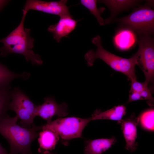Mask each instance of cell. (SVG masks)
Masks as SVG:
<instances>
[{"label": "cell", "mask_w": 154, "mask_h": 154, "mask_svg": "<svg viewBox=\"0 0 154 154\" xmlns=\"http://www.w3.org/2000/svg\"><path fill=\"white\" fill-rule=\"evenodd\" d=\"M154 110L149 109L143 112L139 118V122L142 127L148 131L154 129Z\"/></svg>", "instance_id": "cell-21"}, {"label": "cell", "mask_w": 154, "mask_h": 154, "mask_svg": "<svg viewBox=\"0 0 154 154\" xmlns=\"http://www.w3.org/2000/svg\"><path fill=\"white\" fill-rule=\"evenodd\" d=\"M126 108L123 105H118L106 111L96 110L90 117L91 121L98 119H110L119 121L125 114Z\"/></svg>", "instance_id": "cell-15"}, {"label": "cell", "mask_w": 154, "mask_h": 154, "mask_svg": "<svg viewBox=\"0 0 154 154\" xmlns=\"http://www.w3.org/2000/svg\"><path fill=\"white\" fill-rule=\"evenodd\" d=\"M9 1V0H0V12Z\"/></svg>", "instance_id": "cell-25"}, {"label": "cell", "mask_w": 154, "mask_h": 154, "mask_svg": "<svg viewBox=\"0 0 154 154\" xmlns=\"http://www.w3.org/2000/svg\"><path fill=\"white\" fill-rule=\"evenodd\" d=\"M90 121V117H60L47 122L43 127L53 131L62 139L68 140L81 137L84 129Z\"/></svg>", "instance_id": "cell-5"}, {"label": "cell", "mask_w": 154, "mask_h": 154, "mask_svg": "<svg viewBox=\"0 0 154 154\" xmlns=\"http://www.w3.org/2000/svg\"><path fill=\"white\" fill-rule=\"evenodd\" d=\"M92 43L97 47L96 50L91 49L85 54L84 57L88 66H91L97 59L102 60L114 70L125 75L132 81L137 80L135 67L138 64L137 52L128 58L115 55L103 47L101 37L97 35L92 39Z\"/></svg>", "instance_id": "cell-3"}, {"label": "cell", "mask_w": 154, "mask_h": 154, "mask_svg": "<svg viewBox=\"0 0 154 154\" xmlns=\"http://www.w3.org/2000/svg\"><path fill=\"white\" fill-rule=\"evenodd\" d=\"M143 100L139 93L135 92H129V98L127 102Z\"/></svg>", "instance_id": "cell-24"}, {"label": "cell", "mask_w": 154, "mask_h": 154, "mask_svg": "<svg viewBox=\"0 0 154 154\" xmlns=\"http://www.w3.org/2000/svg\"><path fill=\"white\" fill-rule=\"evenodd\" d=\"M38 133V152L43 154L51 152L58 142L60 137L56 133L50 129L42 127Z\"/></svg>", "instance_id": "cell-13"}, {"label": "cell", "mask_w": 154, "mask_h": 154, "mask_svg": "<svg viewBox=\"0 0 154 154\" xmlns=\"http://www.w3.org/2000/svg\"><path fill=\"white\" fill-rule=\"evenodd\" d=\"M47 154H54L53 153H52L51 152H50V153H48Z\"/></svg>", "instance_id": "cell-27"}, {"label": "cell", "mask_w": 154, "mask_h": 154, "mask_svg": "<svg viewBox=\"0 0 154 154\" xmlns=\"http://www.w3.org/2000/svg\"><path fill=\"white\" fill-rule=\"evenodd\" d=\"M140 94L143 100H147L149 105H152L154 98L148 86H146Z\"/></svg>", "instance_id": "cell-22"}, {"label": "cell", "mask_w": 154, "mask_h": 154, "mask_svg": "<svg viewBox=\"0 0 154 154\" xmlns=\"http://www.w3.org/2000/svg\"><path fill=\"white\" fill-rule=\"evenodd\" d=\"M11 100L16 102L27 110L34 117L36 116V105L18 87L11 92Z\"/></svg>", "instance_id": "cell-16"}, {"label": "cell", "mask_w": 154, "mask_h": 154, "mask_svg": "<svg viewBox=\"0 0 154 154\" xmlns=\"http://www.w3.org/2000/svg\"><path fill=\"white\" fill-rule=\"evenodd\" d=\"M121 125L125 138L126 149L132 152L136 150L137 143L135 142L137 138V126L139 123V118L133 114L129 117L122 119L118 121Z\"/></svg>", "instance_id": "cell-9"}, {"label": "cell", "mask_w": 154, "mask_h": 154, "mask_svg": "<svg viewBox=\"0 0 154 154\" xmlns=\"http://www.w3.org/2000/svg\"><path fill=\"white\" fill-rule=\"evenodd\" d=\"M9 86H0V119L7 114L9 110L11 100V92Z\"/></svg>", "instance_id": "cell-19"}, {"label": "cell", "mask_w": 154, "mask_h": 154, "mask_svg": "<svg viewBox=\"0 0 154 154\" xmlns=\"http://www.w3.org/2000/svg\"><path fill=\"white\" fill-rule=\"evenodd\" d=\"M68 114L67 104L63 102L59 104L52 96L45 98L43 103L37 106L36 109V116L40 117L46 120L47 122L51 121L52 118L55 116L62 117Z\"/></svg>", "instance_id": "cell-8"}, {"label": "cell", "mask_w": 154, "mask_h": 154, "mask_svg": "<svg viewBox=\"0 0 154 154\" xmlns=\"http://www.w3.org/2000/svg\"><path fill=\"white\" fill-rule=\"evenodd\" d=\"M137 43L138 54V65L144 74V82L148 86L153 81L154 76V40L151 35H142L139 36Z\"/></svg>", "instance_id": "cell-6"}, {"label": "cell", "mask_w": 154, "mask_h": 154, "mask_svg": "<svg viewBox=\"0 0 154 154\" xmlns=\"http://www.w3.org/2000/svg\"><path fill=\"white\" fill-rule=\"evenodd\" d=\"M105 4L110 12V17L104 19V24H108L113 21L117 15L124 11L138 5L140 1L133 0H103L98 1Z\"/></svg>", "instance_id": "cell-12"}, {"label": "cell", "mask_w": 154, "mask_h": 154, "mask_svg": "<svg viewBox=\"0 0 154 154\" xmlns=\"http://www.w3.org/2000/svg\"><path fill=\"white\" fill-rule=\"evenodd\" d=\"M137 35L131 30L120 28L116 31L113 37L115 46L120 50H127L133 47L137 43Z\"/></svg>", "instance_id": "cell-11"}, {"label": "cell", "mask_w": 154, "mask_h": 154, "mask_svg": "<svg viewBox=\"0 0 154 154\" xmlns=\"http://www.w3.org/2000/svg\"><path fill=\"white\" fill-rule=\"evenodd\" d=\"M0 154H10L8 153L6 150L2 146L0 143Z\"/></svg>", "instance_id": "cell-26"}, {"label": "cell", "mask_w": 154, "mask_h": 154, "mask_svg": "<svg viewBox=\"0 0 154 154\" xmlns=\"http://www.w3.org/2000/svg\"><path fill=\"white\" fill-rule=\"evenodd\" d=\"M78 21L74 19L71 15L60 17L57 23L49 27L48 31L52 33L54 38L59 42L63 37H68L75 29Z\"/></svg>", "instance_id": "cell-10"}, {"label": "cell", "mask_w": 154, "mask_h": 154, "mask_svg": "<svg viewBox=\"0 0 154 154\" xmlns=\"http://www.w3.org/2000/svg\"><path fill=\"white\" fill-rule=\"evenodd\" d=\"M9 110L14 111L18 119L20 120V124L22 127L29 128L33 126L35 117L27 110L14 101L11 100L9 106Z\"/></svg>", "instance_id": "cell-17"}, {"label": "cell", "mask_w": 154, "mask_h": 154, "mask_svg": "<svg viewBox=\"0 0 154 154\" xmlns=\"http://www.w3.org/2000/svg\"><path fill=\"white\" fill-rule=\"evenodd\" d=\"M82 4L88 9L90 12L96 18L99 23L101 25H105L104 19L101 16V13L105 10L104 7L98 9L97 6L98 1L96 0H81Z\"/></svg>", "instance_id": "cell-20"}, {"label": "cell", "mask_w": 154, "mask_h": 154, "mask_svg": "<svg viewBox=\"0 0 154 154\" xmlns=\"http://www.w3.org/2000/svg\"><path fill=\"white\" fill-rule=\"evenodd\" d=\"M116 141V138L88 140L85 141L84 154H102L108 150Z\"/></svg>", "instance_id": "cell-14"}, {"label": "cell", "mask_w": 154, "mask_h": 154, "mask_svg": "<svg viewBox=\"0 0 154 154\" xmlns=\"http://www.w3.org/2000/svg\"><path fill=\"white\" fill-rule=\"evenodd\" d=\"M18 119L17 116L11 117L7 114L0 118V134L9 144L10 154H31V143L38 136L37 132L42 125L25 127L17 124Z\"/></svg>", "instance_id": "cell-1"}, {"label": "cell", "mask_w": 154, "mask_h": 154, "mask_svg": "<svg viewBox=\"0 0 154 154\" xmlns=\"http://www.w3.org/2000/svg\"><path fill=\"white\" fill-rule=\"evenodd\" d=\"M29 75L28 73L25 72L20 74L13 72L0 63V86H9L13 79L17 78L26 79Z\"/></svg>", "instance_id": "cell-18"}, {"label": "cell", "mask_w": 154, "mask_h": 154, "mask_svg": "<svg viewBox=\"0 0 154 154\" xmlns=\"http://www.w3.org/2000/svg\"><path fill=\"white\" fill-rule=\"evenodd\" d=\"M66 0L46 1L39 0H27L22 11L28 13L33 10L56 15L60 17L70 15Z\"/></svg>", "instance_id": "cell-7"}, {"label": "cell", "mask_w": 154, "mask_h": 154, "mask_svg": "<svg viewBox=\"0 0 154 154\" xmlns=\"http://www.w3.org/2000/svg\"><path fill=\"white\" fill-rule=\"evenodd\" d=\"M152 1L134 9L129 15L115 19L120 28L128 29L138 36L153 35L154 32V10L151 8Z\"/></svg>", "instance_id": "cell-4"}, {"label": "cell", "mask_w": 154, "mask_h": 154, "mask_svg": "<svg viewBox=\"0 0 154 154\" xmlns=\"http://www.w3.org/2000/svg\"><path fill=\"white\" fill-rule=\"evenodd\" d=\"M23 15L18 26L5 38L0 40L3 46L0 48V55L6 56L7 54L15 53L24 56L26 60L33 64L41 65L43 61L40 56L32 50L34 40L30 35L31 30L24 28V22L27 14L23 11Z\"/></svg>", "instance_id": "cell-2"}, {"label": "cell", "mask_w": 154, "mask_h": 154, "mask_svg": "<svg viewBox=\"0 0 154 154\" xmlns=\"http://www.w3.org/2000/svg\"><path fill=\"white\" fill-rule=\"evenodd\" d=\"M147 86L145 84L144 82H139L137 80H133L131 81L130 92H135L140 93Z\"/></svg>", "instance_id": "cell-23"}]
</instances>
